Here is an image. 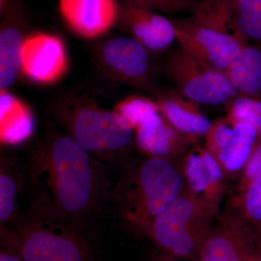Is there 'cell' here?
I'll return each instance as SVG.
<instances>
[{
	"label": "cell",
	"mask_w": 261,
	"mask_h": 261,
	"mask_svg": "<svg viewBox=\"0 0 261 261\" xmlns=\"http://www.w3.org/2000/svg\"><path fill=\"white\" fill-rule=\"evenodd\" d=\"M32 203L92 223L108 202L113 185L107 165L73 138L48 126L27 163Z\"/></svg>",
	"instance_id": "obj_1"
},
{
	"label": "cell",
	"mask_w": 261,
	"mask_h": 261,
	"mask_svg": "<svg viewBox=\"0 0 261 261\" xmlns=\"http://www.w3.org/2000/svg\"><path fill=\"white\" fill-rule=\"evenodd\" d=\"M181 159L146 158L123 169L108 202L122 224L147 238L151 225L186 188Z\"/></svg>",
	"instance_id": "obj_2"
},
{
	"label": "cell",
	"mask_w": 261,
	"mask_h": 261,
	"mask_svg": "<svg viewBox=\"0 0 261 261\" xmlns=\"http://www.w3.org/2000/svg\"><path fill=\"white\" fill-rule=\"evenodd\" d=\"M14 222L15 231H4L5 242L25 261H95L92 223L35 203Z\"/></svg>",
	"instance_id": "obj_3"
},
{
	"label": "cell",
	"mask_w": 261,
	"mask_h": 261,
	"mask_svg": "<svg viewBox=\"0 0 261 261\" xmlns=\"http://www.w3.org/2000/svg\"><path fill=\"white\" fill-rule=\"evenodd\" d=\"M53 119L65 133L101 162L126 168L125 155L135 145V129L114 110L92 97L68 94L50 103Z\"/></svg>",
	"instance_id": "obj_4"
},
{
	"label": "cell",
	"mask_w": 261,
	"mask_h": 261,
	"mask_svg": "<svg viewBox=\"0 0 261 261\" xmlns=\"http://www.w3.org/2000/svg\"><path fill=\"white\" fill-rule=\"evenodd\" d=\"M218 215L205 202L185 190L151 225L148 238L159 251L200 261V254Z\"/></svg>",
	"instance_id": "obj_5"
},
{
	"label": "cell",
	"mask_w": 261,
	"mask_h": 261,
	"mask_svg": "<svg viewBox=\"0 0 261 261\" xmlns=\"http://www.w3.org/2000/svg\"><path fill=\"white\" fill-rule=\"evenodd\" d=\"M172 21L180 45L221 71L238 56L246 38L231 24L219 0H202L192 16Z\"/></svg>",
	"instance_id": "obj_6"
},
{
	"label": "cell",
	"mask_w": 261,
	"mask_h": 261,
	"mask_svg": "<svg viewBox=\"0 0 261 261\" xmlns=\"http://www.w3.org/2000/svg\"><path fill=\"white\" fill-rule=\"evenodd\" d=\"M92 54L98 70L108 80L152 95L159 89L154 83L152 54L135 38L103 39L94 46Z\"/></svg>",
	"instance_id": "obj_7"
},
{
	"label": "cell",
	"mask_w": 261,
	"mask_h": 261,
	"mask_svg": "<svg viewBox=\"0 0 261 261\" xmlns=\"http://www.w3.org/2000/svg\"><path fill=\"white\" fill-rule=\"evenodd\" d=\"M164 69L176 89L198 104L224 106L238 93L224 71L197 59L181 45L168 53Z\"/></svg>",
	"instance_id": "obj_8"
},
{
	"label": "cell",
	"mask_w": 261,
	"mask_h": 261,
	"mask_svg": "<svg viewBox=\"0 0 261 261\" xmlns=\"http://www.w3.org/2000/svg\"><path fill=\"white\" fill-rule=\"evenodd\" d=\"M259 239L229 201L202 247L200 261H253Z\"/></svg>",
	"instance_id": "obj_9"
},
{
	"label": "cell",
	"mask_w": 261,
	"mask_h": 261,
	"mask_svg": "<svg viewBox=\"0 0 261 261\" xmlns=\"http://www.w3.org/2000/svg\"><path fill=\"white\" fill-rule=\"evenodd\" d=\"M68 65L66 48L58 36L44 32L27 36L22 50L20 74L37 83L54 84L66 74Z\"/></svg>",
	"instance_id": "obj_10"
},
{
	"label": "cell",
	"mask_w": 261,
	"mask_h": 261,
	"mask_svg": "<svg viewBox=\"0 0 261 261\" xmlns=\"http://www.w3.org/2000/svg\"><path fill=\"white\" fill-rule=\"evenodd\" d=\"M116 27L138 40L151 54L167 50L176 39L172 20L130 0H119Z\"/></svg>",
	"instance_id": "obj_11"
},
{
	"label": "cell",
	"mask_w": 261,
	"mask_h": 261,
	"mask_svg": "<svg viewBox=\"0 0 261 261\" xmlns=\"http://www.w3.org/2000/svg\"><path fill=\"white\" fill-rule=\"evenodd\" d=\"M181 162L187 190L219 214L228 180L214 156L195 144L182 156Z\"/></svg>",
	"instance_id": "obj_12"
},
{
	"label": "cell",
	"mask_w": 261,
	"mask_h": 261,
	"mask_svg": "<svg viewBox=\"0 0 261 261\" xmlns=\"http://www.w3.org/2000/svg\"><path fill=\"white\" fill-rule=\"evenodd\" d=\"M28 25L23 0H12L0 25V90L9 89L21 73L22 50Z\"/></svg>",
	"instance_id": "obj_13"
},
{
	"label": "cell",
	"mask_w": 261,
	"mask_h": 261,
	"mask_svg": "<svg viewBox=\"0 0 261 261\" xmlns=\"http://www.w3.org/2000/svg\"><path fill=\"white\" fill-rule=\"evenodd\" d=\"M62 18L73 32L85 39H97L116 27L119 0H59Z\"/></svg>",
	"instance_id": "obj_14"
},
{
	"label": "cell",
	"mask_w": 261,
	"mask_h": 261,
	"mask_svg": "<svg viewBox=\"0 0 261 261\" xmlns=\"http://www.w3.org/2000/svg\"><path fill=\"white\" fill-rule=\"evenodd\" d=\"M195 145L176 130L161 112L153 113L135 128V146L146 158H177Z\"/></svg>",
	"instance_id": "obj_15"
},
{
	"label": "cell",
	"mask_w": 261,
	"mask_h": 261,
	"mask_svg": "<svg viewBox=\"0 0 261 261\" xmlns=\"http://www.w3.org/2000/svg\"><path fill=\"white\" fill-rule=\"evenodd\" d=\"M153 97L163 116L180 133L195 144L205 137L212 123L202 112L198 103L176 88H159Z\"/></svg>",
	"instance_id": "obj_16"
},
{
	"label": "cell",
	"mask_w": 261,
	"mask_h": 261,
	"mask_svg": "<svg viewBox=\"0 0 261 261\" xmlns=\"http://www.w3.org/2000/svg\"><path fill=\"white\" fill-rule=\"evenodd\" d=\"M34 129L31 108L21 99L0 90V140L3 145H15L28 140Z\"/></svg>",
	"instance_id": "obj_17"
},
{
	"label": "cell",
	"mask_w": 261,
	"mask_h": 261,
	"mask_svg": "<svg viewBox=\"0 0 261 261\" xmlns=\"http://www.w3.org/2000/svg\"><path fill=\"white\" fill-rule=\"evenodd\" d=\"M224 73L238 93L261 97V48L245 38Z\"/></svg>",
	"instance_id": "obj_18"
},
{
	"label": "cell",
	"mask_w": 261,
	"mask_h": 261,
	"mask_svg": "<svg viewBox=\"0 0 261 261\" xmlns=\"http://www.w3.org/2000/svg\"><path fill=\"white\" fill-rule=\"evenodd\" d=\"M234 121L238 138L231 145L213 154L228 181L240 176L260 137L258 130L250 123Z\"/></svg>",
	"instance_id": "obj_19"
},
{
	"label": "cell",
	"mask_w": 261,
	"mask_h": 261,
	"mask_svg": "<svg viewBox=\"0 0 261 261\" xmlns=\"http://www.w3.org/2000/svg\"><path fill=\"white\" fill-rule=\"evenodd\" d=\"M20 163L14 156L3 153L0 158V224L14 221L18 216V199L24 185Z\"/></svg>",
	"instance_id": "obj_20"
},
{
	"label": "cell",
	"mask_w": 261,
	"mask_h": 261,
	"mask_svg": "<svg viewBox=\"0 0 261 261\" xmlns=\"http://www.w3.org/2000/svg\"><path fill=\"white\" fill-rule=\"evenodd\" d=\"M231 23L261 48V0H219Z\"/></svg>",
	"instance_id": "obj_21"
},
{
	"label": "cell",
	"mask_w": 261,
	"mask_h": 261,
	"mask_svg": "<svg viewBox=\"0 0 261 261\" xmlns=\"http://www.w3.org/2000/svg\"><path fill=\"white\" fill-rule=\"evenodd\" d=\"M230 202L257 236L261 237V176L243 191L236 192Z\"/></svg>",
	"instance_id": "obj_22"
},
{
	"label": "cell",
	"mask_w": 261,
	"mask_h": 261,
	"mask_svg": "<svg viewBox=\"0 0 261 261\" xmlns=\"http://www.w3.org/2000/svg\"><path fill=\"white\" fill-rule=\"evenodd\" d=\"M226 116L255 127L261 135V97L237 93L224 105Z\"/></svg>",
	"instance_id": "obj_23"
},
{
	"label": "cell",
	"mask_w": 261,
	"mask_h": 261,
	"mask_svg": "<svg viewBox=\"0 0 261 261\" xmlns=\"http://www.w3.org/2000/svg\"><path fill=\"white\" fill-rule=\"evenodd\" d=\"M113 110L126 119L134 129L147 117L161 112L155 99L141 95L124 98L117 103Z\"/></svg>",
	"instance_id": "obj_24"
},
{
	"label": "cell",
	"mask_w": 261,
	"mask_h": 261,
	"mask_svg": "<svg viewBox=\"0 0 261 261\" xmlns=\"http://www.w3.org/2000/svg\"><path fill=\"white\" fill-rule=\"evenodd\" d=\"M237 138L236 123L226 116L211 123L210 129L205 136V147L214 154L220 149L231 145Z\"/></svg>",
	"instance_id": "obj_25"
},
{
	"label": "cell",
	"mask_w": 261,
	"mask_h": 261,
	"mask_svg": "<svg viewBox=\"0 0 261 261\" xmlns=\"http://www.w3.org/2000/svg\"><path fill=\"white\" fill-rule=\"evenodd\" d=\"M154 11L165 13H190L193 14L200 8L202 0H130Z\"/></svg>",
	"instance_id": "obj_26"
},
{
	"label": "cell",
	"mask_w": 261,
	"mask_h": 261,
	"mask_svg": "<svg viewBox=\"0 0 261 261\" xmlns=\"http://www.w3.org/2000/svg\"><path fill=\"white\" fill-rule=\"evenodd\" d=\"M261 176V137L257 141L251 156L244 168L243 172L239 176L237 184L236 192L243 191L254 180Z\"/></svg>",
	"instance_id": "obj_27"
},
{
	"label": "cell",
	"mask_w": 261,
	"mask_h": 261,
	"mask_svg": "<svg viewBox=\"0 0 261 261\" xmlns=\"http://www.w3.org/2000/svg\"><path fill=\"white\" fill-rule=\"evenodd\" d=\"M0 261H25L14 249L3 247L0 251Z\"/></svg>",
	"instance_id": "obj_28"
},
{
	"label": "cell",
	"mask_w": 261,
	"mask_h": 261,
	"mask_svg": "<svg viewBox=\"0 0 261 261\" xmlns=\"http://www.w3.org/2000/svg\"><path fill=\"white\" fill-rule=\"evenodd\" d=\"M148 261H192L179 257L171 256L161 251H155L151 254Z\"/></svg>",
	"instance_id": "obj_29"
},
{
	"label": "cell",
	"mask_w": 261,
	"mask_h": 261,
	"mask_svg": "<svg viewBox=\"0 0 261 261\" xmlns=\"http://www.w3.org/2000/svg\"><path fill=\"white\" fill-rule=\"evenodd\" d=\"M11 1L12 0H0V15H1V18L6 13Z\"/></svg>",
	"instance_id": "obj_30"
},
{
	"label": "cell",
	"mask_w": 261,
	"mask_h": 261,
	"mask_svg": "<svg viewBox=\"0 0 261 261\" xmlns=\"http://www.w3.org/2000/svg\"><path fill=\"white\" fill-rule=\"evenodd\" d=\"M253 261H261V237L259 239L258 245H257L256 252L254 256Z\"/></svg>",
	"instance_id": "obj_31"
}]
</instances>
